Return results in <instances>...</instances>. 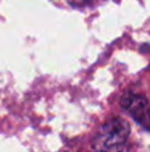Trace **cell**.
<instances>
[{
  "label": "cell",
  "mask_w": 150,
  "mask_h": 152,
  "mask_svg": "<svg viewBox=\"0 0 150 152\" xmlns=\"http://www.w3.org/2000/svg\"><path fill=\"white\" fill-rule=\"evenodd\" d=\"M130 134V126L122 118H112L97 129L92 142L96 152H124Z\"/></svg>",
  "instance_id": "1"
},
{
  "label": "cell",
  "mask_w": 150,
  "mask_h": 152,
  "mask_svg": "<svg viewBox=\"0 0 150 152\" xmlns=\"http://www.w3.org/2000/svg\"><path fill=\"white\" fill-rule=\"evenodd\" d=\"M121 105L137 123L150 129V104L145 97L133 92H125L121 97Z\"/></svg>",
  "instance_id": "2"
}]
</instances>
